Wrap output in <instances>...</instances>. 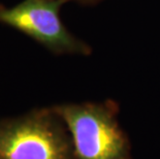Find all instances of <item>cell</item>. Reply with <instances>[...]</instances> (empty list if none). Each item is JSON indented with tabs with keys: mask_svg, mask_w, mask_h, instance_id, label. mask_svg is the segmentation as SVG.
<instances>
[{
	"mask_svg": "<svg viewBox=\"0 0 160 159\" xmlns=\"http://www.w3.org/2000/svg\"><path fill=\"white\" fill-rule=\"evenodd\" d=\"M68 129L78 159H132L127 133L113 101L53 107Z\"/></svg>",
	"mask_w": 160,
	"mask_h": 159,
	"instance_id": "1",
	"label": "cell"
},
{
	"mask_svg": "<svg viewBox=\"0 0 160 159\" xmlns=\"http://www.w3.org/2000/svg\"><path fill=\"white\" fill-rule=\"evenodd\" d=\"M0 159H78L65 123L53 107L0 120Z\"/></svg>",
	"mask_w": 160,
	"mask_h": 159,
	"instance_id": "2",
	"label": "cell"
},
{
	"mask_svg": "<svg viewBox=\"0 0 160 159\" xmlns=\"http://www.w3.org/2000/svg\"><path fill=\"white\" fill-rule=\"evenodd\" d=\"M63 0H24L12 7L0 6V22L62 54H86L90 48L71 35L59 16Z\"/></svg>",
	"mask_w": 160,
	"mask_h": 159,
	"instance_id": "3",
	"label": "cell"
}]
</instances>
